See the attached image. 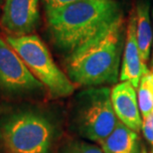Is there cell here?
<instances>
[{"label": "cell", "mask_w": 153, "mask_h": 153, "mask_svg": "<svg viewBox=\"0 0 153 153\" xmlns=\"http://www.w3.org/2000/svg\"><path fill=\"white\" fill-rule=\"evenodd\" d=\"M60 153H103V151L102 147L93 143L76 140L67 143Z\"/></svg>", "instance_id": "13"}, {"label": "cell", "mask_w": 153, "mask_h": 153, "mask_svg": "<svg viewBox=\"0 0 153 153\" xmlns=\"http://www.w3.org/2000/svg\"><path fill=\"white\" fill-rule=\"evenodd\" d=\"M73 105L74 129L90 141L100 144L114 131L118 121L108 87H90L81 91Z\"/></svg>", "instance_id": "4"}, {"label": "cell", "mask_w": 153, "mask_h": 153, "mask_svg": "<svg viewBox=\"0 0 153 153\" xmlns=\"http://www.w3.org/2000/svg\"><path fill=\"white\" fill-rule=\"evenodd\" d=\"M54 138L51 120L33 109L12 112L0 127V139L8 153H51Z\"/></svg>", "instance_id": "3"}, {"label": "cell", "mask_w": 153, "mask_h": 153, "mask_svg": "<svg viewBox=\"0 0 153 153\" xmlns=\"http://www.w3.org/2000/svg\"><path fill=\"white\" fill-rule=\"evenodd\" d=\"M141 153H147V152H146V151L144 150V149H142V151H141Z\"/></svg>", "instance_id": "17"}, {"label": "cell", "mask_w": 153, "mask_h": 153, "mask_svg": "<svg viewBox=\"0 0 153 153\" xmlns=\"http://www.w3.org/2000/svg\"><path fill=\"white\" fill-rule=\"evenodd\" d=\"M6 42L53 97H66L75 91V85L57 66L48 47L39 36L10 35L7 36Z\"/></svg>", "instance_id": "5"}, {"label": "cell", "mask_w": 153, "mask_h": 153, "mask_svg": "<svg viewBox=\"0 0 153 153\" xmlns=\"http://www.w3.org/2000/svg\"><path fill=\"white\" fill-rule=\"evenodd\" d=\"M125 31L121 19L67 57V76L73 84L88 88L115 84L120 74Z\"/></svg>", "instance_id": "2"}, {"label": "cell", "mask_w": 153, "mask_h": 153, "mask_svg": "<svg viewBox=\"0 0 153 153\" xmlns=\"http://www.w3.org/2000/svg\"><path fill=\"white\" fill-rule=\"evenodd\" d=\"M4 1L5 0H0V14L2 12V8H3V4H4Z\"/></svg>", "instance_id": "16"}, {"label": "cell", "mask_w": 153, "mask_h": 153, "mask_svg": "<svg viewBox=\"0 0 153 153\" xmlns=\"http://www.w3.org/2000/svg\"><path fill=\"white\" fill-rule=\"evenodd\" d=\"M45 87L10 45L0 38V91L5 96L19 97L42 93Z\"/></svg>", "instance_id": "6"}, {"label": "cell", "mask_w": 153, "mask_h": 153, "mask_svg": "<svg viewBox=\"0 0 153 153\" xmlns=\"http://www.w3.org/2000/svg\"><path fill=\"white\" fill-rule=\"evenodd\" d=\"M40 0H5L1 25L12 36L30 35L40 23Z\"/></svg>", "instance_id": "7"}, {"label": "cell", "mask_w": 153, "mask_h": 153, "mask_svg": "<svg viewBox=\"0 0 153 153\" xmlns=\"http://www.w3.org/2000/svg\"><path fill=\"white\" fill-rule=\"evenodd\" d=\"M151 15H152V20H153V8H152V14ZM152 63H153V60H152Z\"/></svg>", "instance_id": "18"}, {"label": "cell", "mask_w": 153, "mask_h": 153, "mask_svg": "<svg viewBox=\"0 0 153 153\" xmlns=\"http://www.w3.org/2000/svg\"><path fill=\"white\" fill-rule=\"evenodd\" d=\"M136 15V39L140 57L146 64L150 58L152 46V26L149 0H139L134 8Z\"/></svg>", "instance_id": "11"}, {"label": "cell", "mask_w": 153, "mask_h": 153, "mask_svg": "<svg viewBox=\"0 0 153 153\" xmlns=\"http://www.w3.org/2000/svg\"><path fill=\"white\" fill-rule=\"evenodd\" d=\"M138 105L143 118L153 111V73L142 76L138 85Z\"/></svg>", "instance_id": "12"}, {"label": "cell", "mask_w": 153, "mask_h": 153, "mask_svg": "<svg viewBox=\"0 0 153 153\" xmlns=\"http://www.w3.org/2000/svg\"><path fill=\"white\" fill-rule=\"evenodd\" d=\"M111 99L118 120L134 131L141 129V114L133 85L129 82L115 85L111 91Z\"/></svg>", "instance_id": "9"}, {"label": "cell", "mask_w": 153, "mask_h": 153, "mask_svg": "<svg viewBox=\"0 0 153 153\" xmlns=\"http://www.w3.org/2000/svg\"><path fill=\"white\" fill-rule=\"evenodd\" d=\"M45 13L51 41L66 58L123 19L119 0H82Z\"/></svg>", "instance_id": "1"}, {"label": "cell", "mask_w": 153, "mask_h": 153, "mask_svg": "<svg viewBox=\"0 0 153 153\" xmlns=\"http://www.w3.org/2000/svg\"><path fill=\"white\" fill-rule=\"evenodd\" d=\"M103 153H141V144L136 131L117 121L114 131L100 143Z\"/></svg>", "instance_id": "10"}, {"label": "cell", "mask_w": 153, "mask_h": 153, "mask_svg": "<svg viewBox=\"0 0 153 153\" xmlns=\"http://www.w3.org/2000/svg\"><path fill=\"white\" fill-rule=\"evenodd\" d=\"M43 3V7H44L45 12L54 10L62 6L71 4V3L82 1V0H41Z\"/></svg>", "instance_id": "15"}, {"label": "cell", "mask_w": 153, "mask_h": 153, "mask_svg": "<svg viewBox=\"0 0 153 153\" xmlns=\"http://www.w3.org/2000/svg\"><path fill=\"white\" fill-rule=\"evenodd\" d=\"M141 129L146 140L153 147V111L148 116L143 118Z\"/></svg>", "instance_id": "14"}, {"label": "cell", "mask_w": 153, "mask_h": 153, "mask_svg": "<svg viewBox=\"0 0 153 153\" xmlns=\"http://www.w3.org/2000/svg\"><path fill=\"white\" fill-rule=\"evenodd\" d=\"M149 70L140 57L138 44L136 39V15L132 9L129 14L123 49V58L119 74L121 82H129L134 88H137L142 76L147 74Z\"/></svg>", "instance_id": "8"}]
</instances>
